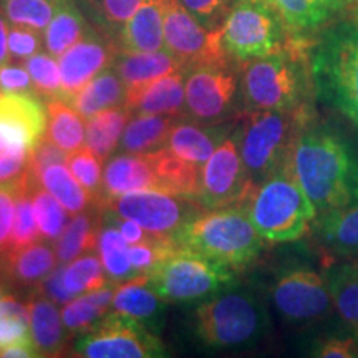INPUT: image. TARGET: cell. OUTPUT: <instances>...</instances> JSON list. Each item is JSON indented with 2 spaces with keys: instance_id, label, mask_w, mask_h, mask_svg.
<instances>
[{
  "instance_id": "50",
  "label": "cell",
  "mask_w": 358,
  "mask_h": 358,
  "mask_svg": "<svg viewBox=\"0 0 358 358\" xmlns=\"http://www.w3.org/2000/svg\"><path fill=\"white\" fill-rule=\"evenodd\" d=\"M17 182L0 185V257L8 250L10 244L13 217H15Z\"/></svg>"
},
{
  "instance_id": "10",
  "label": "cell",
  "mask_w": 358,
  "mask_h": 358,
  "mask_svg": "<svg viewBox=\"0 0 358 358\" xmlns=\"http://www.w3.org/2000/svg\"><path fill=\"white\" fill-rule=\"evenodd\" d=\"M204 209L198 201L166 189H141L106 201L100 211L131 219L156 239L176 241L179 232Z\"/></svg>"
},
{
  "instance_id": "31",
  "label": "cell",
  "mask_w": 358,
  "mask_h": 358,
  "mask_svg": "<svg viewBox=\"0 0 358 358\" xmlns=\"http://www.w3.org/2000/svg\"><path fill=\"white\" fill-rule=\"evenodd\" d=\"M324 277L340 319L358 332V259L330 266Z\"/></svg>"
},
{
  "instance_id": "34",
  "label": "cell",
  "mask_w": 358,
  "mask_h": 358,
  "mask_svg": "<svg viewBox=\"0 0 358 358\" xmlns=\"http://www.w3.org/2000/svg\"><path fill=\"white\" fill-rule=\"evenodd\" d=\"M101 211H83L71 217L55 243V252L60 264H69L96 248L100 232Z\"/></svg>"
},
{
  "instance_id": "49",
  "label": "cell",
  "mask_w": 358,
  "mask_h": 358,
  "mask_svg": "<svg viewBox=\"0 0 358 358\" xmlns=\"http://www.w3.org/2000/svg\"><path fill=\"white\" fill-rule=\"evenodd\" d=\"M66 153L60 146H57L48 134L40 140L32 150L29 151V173L34 178H38V174L43 171L45 168L52 166V164L66 163Z\"/></svg>"
},
{
  "instance_id": "11",
  "label": "cell",
  "mask_w": 358,
  "mask_h": 358,
  "mask_svg": "<svg viewBox=\"0 0 358 358\" xmlns=\"http://www.w3.org/2000/svg\"><path fill=\"white\" fill-rule=\"evenodd\" d=\"M75 357L83 358H150L163 357L164 347L143 322L111 312L92 329L85 330L73 347Z\"/></svg>"
},
{
  "instance_id": "8",
  "label": "cell",
  "mask_w": 358,
  "mask_h": 358,
  "mask_svg": "<svg viewBox=\"0 0 358 358\" xmlns=\"http://www.w3.org/2000/svg\"><path fill=\"white\" fill-rule=\"evenodd\" d=\"M266 329V312L248 292H226L201 303L196 334L206 345L234 348L248 345Z\"/></svg>"
},
{
  "instance_id": "25",
  "label": "cell",
  "mask_w": 358,
  "mask_h": 358,
  "mask_svg": "<svg viewBox=\"0 0 358 358\" xmlns=\"http://www.w3.org/2000/svg\"><path fill=\"white\" fill-rule=\"evenodd\" d=\"M3 271L12 284L20 287H37L58 262L55 249L45 243H34L19 250L3 254Z\"/></svg>"
},
{
  "instance_id": "17",
  "label": "cell",
  "mask_w": 358,
  "mask_h": 358,
  "mask_svg": "<svg viewBox=\"0 0 358 358\" xmlns=\"http://www.w3.org/2000/svg\"><path fill=\"white\" fill-rule=\"evenodd\" d=\"M47 106L37 93L0 92V133L6 143H20L29 151L47 134Z\"/></svg>"
},
{
  "instance_id": "16",
  "label": "cell",
  "mask_w": 358,
  "mask_h": 358,
  "mask_svg": "<svg viewBox=\"0 0 358 358\" xmlns=\"http://www.w3.org/2000/svg\"><path fill=\"white\" fill-rule=\"evenodd\" d=\"M116 53L118 47L113 42L88 27L83 37L71 45L64 55L58 57L62 87H64L62 98L69 100L70 96L77 95L98 73L113 66Z\"/></svg>"
},
{
  "instance_id": "37",
  "label": "cell",
  "mask_w": 358,
  "mask_h": 358,
  "mask_svg": "<svg viewBox=\"0 0 358 358\" xmlns=\"http://www.w3.org/2000/svg\"><path fill=\"white\" fill-rule=\"evenodd\" d=\"M95 249L111 282H122L134 275L128 256V243L118 227H100Z\"/></svg>"
},
{
  "instance_id": "51",
  "label": "cell",
  "mask_w": 358,
  "mask_h": 358,
  "mask_svg": "<svg viewBox=\"0 0 358 358\" xmlns=\"http://www.w3.org/2000/svg\"><path fill=\"white\" fill-rule=\"evenodd\" d=\"M0 92L3 93H35L34 82L27 69L19 65H0Z\"/></svg>"
},
{
  "instance_id": "6",
  "label": "cell",
  "mask_w": 358,
  "mask_h": 358,
  "mask_svg": "<svg viewBox=\"0 0 358 358\" xmlns=\"http://www.w3.org/2000/svg\"><path fill=\"white\" fill-rule=\"evenodd\" d=\"M312 115H315L312 103L294 110L245 111L237 136L254 186L289 163L295 138Z\"/></svg>"
},
{
  "instance_id": "24",
  "label": "cell",
  "mask_w": 358,
  "mask_h": 358,
  "mask_svg": "<svg viewBox=\"0 0 358 358\" xmlns=\"http://www.w3.org/2000/svg\"><path fill=\"white\" fill-rule=\"evenodd\" d=\"M312 231L329 252L358 256V203L317 216Z\"/></svg>"
},
{
  "instance_id": "2",
  "label": "cell",
  "mask_w": 358,
  "mask_h": 358,
  "mask_svg": "<svg viewBox=\"0 0 358 358\" xmlns=\"http://www.w3.org/2000/svg\"><path fill=\"white\" fill-rule=\"evenodd\" d=\"M308 65L313 100L358 129V3L312 38Z\"/></svg>"
},
{
  "instance_id": "26",
  "label": "cell",
  "mask_w": 358,
  "mask_h": 358,
  "mask_svg": "<svg viewBox=\"0 0 358 358\" xmlns=\"http://www.w3.org/2000/svg\"><path fill=\"white\" fill-rule=\"evenodd\" d=\"M57 306L38 292L29 301L30 335L40 357H58L65 348L66 329Z\"/></svg>"
},
{
  "instance_id": "3",
  "label": "cell",
  "mask_w": 358,
  "mask_h": 358,
  "mask_svg": "<svg viewBox=\"0 0 358 358\" xmlns=\"http://www.w3.org/2000/svg\"><path fill=\"white\" fill-rule=\"evenodd\" d=\"M312 38L290 35L284 48L241 65L245 111L294 110L313 101L308 48Z\"/></svg>"
},
{
  "instance_id": "20",
  "label": "cell",
  "mask_w": 358,
  "mask_h": 358,
  "mask_svg": "<svg viewBox=\"0 0 358 358\" xmlns=\"http://www.w3.org/2000/svg\"><path fill=\"white\" fill-rule=\"evenodd\" d=\"M153 187L161 189L150 153L118 155L106 163L103 171V201L98 209H101L106 201L116 196L133 191L153 189Z\"/></svg>"
},
{
  "instance_id": "1",
  "label": "cell",
  "mask_w": 358,
  "mask_h": 358,
  "mask_svg": "<svg viewBox=\"0 0 358 358\" xmlns=\"http://www.w3.org/2000/svg\"><path fill=\"white\" fill-rule=\"evenodd\" d=\"M317 216L358 203V146L317 115L303 123L289 159Z\"/></svg>"
},
{
  "instance_id": "35",
  "label": "cell",
  "mask_w": 358,
  "mask_h": 358,
  "mask_svg": "<svg viewBox=\"0 0 358 358\" xmlns=\"http://www.w3.org/2000/svg\"><path fill=\"white\" fill-rule=\"evenodd\" d=\"M47 134L66 155L85 145L83 116L64 98H48L47 103Z\"/></svg>"
},
{
  "instance_id": "47",
  "label": "cell",
  "mask_w": 358,
  "mask_h": 358,
  "mask_svg": "<svg viewBox=\"0 0 358 358\" xmlns=\"http://www.w3.org/2000/svg\"><path fill=\"white\" fill-rule=\"evenodd\" d=\"M206 29H221L234 0H179Z\"/></svg>"
},
{
  "instance_id": "4",
  "label": "cell",
  "mask_w": 358,
  "mask_h": 358,
  "mask_svg": "<svg viewBox=\"0 0 358 358\" xmlns=\"http://www.w3.org/2000/svg\"><path fill=\"white\" fill-rule=\"evenodd\" d=\"M176 243L236 271L257 259L267 241L257 232L244 206H229L201 209L182 227Z\"/></svg>"
},
{
  "instance_id": "44",
  "label": "cell",
  "mask_w": 358,
  "mask_h": 358,
  "mask_svg": "<svg viewBox=\"0 0 358 358\" xmlns=\"http://www.w3.org/2000/svg\"><path fill=\"white\" fill-rule=\"evenodd\" d=\"M105 315L106 312L90 302L85 295L78 299H71L62 308V320H64L66 332L70 334L85 332V330L92 329Z\"/></svg>"
},
{
  "instance_id": "13",
  "label": "cell",
  "mask_w": 358,
  "mask_h": 358,
  "mask_svg": "<svg viewBox=\"0 0 358 358\" xmlns=\"http://www.w3.org/2000/svg\"><path fill=\"white\" fill-rule=\"evenodd\" d=\"M185 85L187 116L201 123H221L234 113L241 95V70L231 62L192 66L186 71Z\"/></svg>"
},
{
  "instance_id": "56",
  "label": "cell",
  "mask_w": 358,
  "mask_h": 358,
  "mask_svg": "<svg viewBox=\"0 0 358 358\" xmlns=\"http://www.w3.org/2000/svg\"><path fill=\"white\" fill-rule=\"evenodd\" d=\"M10 52H8V25L7 19L0 12V65L8 64L10 60Z\"/></svg>"
},
{
  "instance_id": "54",
  "label": "cell",
  "mask_w": 358,
  "mask_h": 358,
  "mask_svg": "<svg viewBox=\"0 0 358 358\" xmlns=\"http://www.w3.org/2000/svg\"><path fill=\"white\" fill-rule=\"evenodd\" d=\"M0 357L32 358V357H40V353L37 350V347H35L32 335H27V337L15 340V342L8 343V345L0 348Z\"/></svg>"
},
{
  "instance_id": "33",
  "label": "cell",
  "mask_w": 358,
  "mask_h": 358,
  "mask_svg": "<svg viewBox=\"0 0 358 358\" xmlns=\"http://www.w3.org/2000/svg\"><path fill=\"white\" fill-rule=\"evenodd\" d=\"M88 24L77 0H62L55 15L47 29L43 30V47L50 55L58 58L83 37Z\"/></svg>"
},
{
  "instance_id": "9",
  "label": "cell",
  "mask_w": 358,
  "mask_h": 358,
  "mask_svg": "<svg viewBox=\"0 0 358 358\" xmlns=\"http://www.w3.org/2000/svg\"><path fill=\"white\" fill-rule=\"evenodd\" d=\"M221 30L224 47L237 64L271 55L290 38L275 12L261 0H234Z\"/></svg>"
},
{
  "instance_id": "12",
  "label": "cell",
  "mask_w": 358,
  "mask_h": 358,
  "mask_svg": "<svg viewBox=\"0 0 358 358\" xmlns=\"http://www.w3.org/2000/svg\"><path fill=\"white\" fill-rule=\"evenodd\" d=\"M164 45L187 70L232 60L224 47L222 30L206 29L179 0H164Z\"/></svg>"
},
{
  "instance_id": "32",
  "label": "cell",
  "mask_w": 358,
  "mask_h": 358,
  "mask_svg": "<svg viewBox=\"0 0 358 358\" xmlns=\"http://www.w3.org/2000/svg\"><path fill=\"white\" fill-rule=\"evenodd\" d=\"M163 307V297L151 287L148 275H133L116 285L111 308L133 319L145 322L153 319Z\"/></svg>"
},
{
  "instance_id": "5",
  "label": "cell",
  "mask_w": 358,
  "mask_h": 358,
  "mask_svg": "<svg viewBox=\"0 0 358 358\" xmlns=\"http://www.w3.org/2000/svg\"><path fill=\"white\" fill-rule=\"evenodd\" d=\"M244 208L267 243L302 239L312 232L317 219L315 208L295 179L289 163L254 186Z\"/></svg>"
},
{
  "instance_id": "58",
  "label": "cell",
  "mask_w": 358,
  "mask_h": 358,
  "mask_svg": "<svg viewBox=\"0 0 358 358\" xmlns=\"http://www.w3.org/2000/svg\"><path fill=\"white\" fill-rule=\"evenodd\" d=\"M348 2H350L352 6H357V3H358V0H348Z\"/></svg>"
},
{
  "instance_id": "46",
  "label": "cell",
  "mask_w": 358,
  "mask_h": 358,
  "mask_svg": "<svg viewBox=\"0 0 358 358\" xmlns=\"http://www.w3.org/2000/svg\"><path fill=\"white\" fill-rule=\"evenodd\" d=\"M29 171V146L6 143L0 153V185H13Z\"/></svg>"
},
{
  "instance_id": "48",
  "label": "cell",
  "mask_w": 358,
  "mask_h": 358,
  "mask_svg": "<svg viewBox=\"0 0 358 358\" xmlns=\"http://www.w3.org/2000/svg\"><path fill=\"white\" fill-rule=\"evenodd\" d=\"M43 35L24 25L8 27V52L15 60H27L42 50Z\"/></svg>"
},
{
  "instance_id": "7",
  "label": "cell",
  "mask_w": 358,
  "mask_h": 358,
  "mask_svg": "<svg viewBox=\"0 0 358 358\" xmlns=\"http://www.w3.org/2000/svg\"><path fill=\"white\" fill-rule=\"evenodd\" d=\"M151 287L166 302H194L217 294L234 280L231 267L178 245L148 274Z\"/></svg>"
},
{
  "instance_id": "42",
  "label": "cell",
  "mask_w": 358,
  "mask_h": 358,
  "mask_svg": "<svg viewBox=\"0 0 358 358\" xmlns=\"http://www.w3.org/2000/svg\"><path fill=\"white\" fill-rule=\"evenodd\" d=\"M66 166L78 179V182L92 194L95 208H100L103 201V174L101 161L87 146L73 151L66 158Z\"/></svg>"
},
{
  "instance_id": "43",
  "label": "cell",
  "mask_w": 358,
  "mask_h": 358,
  "mask_svg": "<svg viewBox=\"0 0 358 358\" xmlns=\"http://www.w3.org/2000/svg\"><path fill=\"white\" fill-rule=\"evenodd\" d=\"M30 335L29 303H22L13 295H0V348Z\"/></svg>"
},
{
  "instance_id": "39",
  "label": "cell",
  "mask_w": 358,
  "mask_h": 358,
  "mask_svg": "<svg viewBox=\"0 0 358 358\" xmlns=\"http://www.w3.org/2000/svg\"><path fill=\"white\" fill-rule=\"evenodd\" d=\"M62 0H0V12L10 25H24L43 32Z\"/></svg>"
},
{
  "instance_id": "36",
  "label": "cell",
  "mask_w": 358,
  "mask_h": 358,
  "mask_svg": "<svg viewBox=\"0 0 358 358\" xmlns=\"http://www.w3.org/2000/svg\"><path fill=\"white\" fill-rule=\"evenodd\" d=\"M37 179L45 189L64 204L71 217L95 208L92 194L80 185L78 179L71 174L69 166H64V163L45 168Z\"/></svg>"
},
{
  "instance_id": "38",
  "label": "cell",
  "mask_w": 358,
  "mask_h": 358,
  "mask_svg": "<svg viewBox=\"0 0 358 358\" xmlns=\"http://www.w3.org/2000/svg\"><path fill=\"white\" fill-rule=\"evenodd\" d=\"M32 203L35 221H37L42 239L57 241L69 224V211L55 196L40 185L38 179L34 181Z\"/></svg>"
},
{
  "instance_id": "57",
  "label": "cell",
  "mask_w": 358,
  "mask_h": 358,
  "mask_svg": "<svg viewBox=\"0 0 358 358\" xmlns=\"http://www.w3.org/2000/svg\"><path fill=\"white\" fill-rule=\"evenodd\" d=\"M3 148H6V140H3L2 133H0V153H2V151H3Z\"/></svg>"
},
{
  "instance_id": "14",
  "label": "cell",
  "mask_w": 358,
  "mask_h": 358,
  "mask_svg": "<svg viewBox=\"0 0 358 358\" xmlns=\"http://www.w3.org/2000/svg\"><path fill=\"white\" fill-rule=\"evenodd\" d=\"M252 187L254 185L241 155L236 128L201 168L198 203L204 209L244 206Z\"/></svg>"
},
{
  "instance_id": "30",
  "label": "cell",
  "mask_w": 358,
  "mask_h": 358,
  "mask_svg": "<svg viewBox=\"0 0 358 358\" xmlns=\"http://www.w3.org/2000/svg\"><path fill=\"white\" fill-rule=\"evenodd\" d=\"M153 159L161 189H166L186 198L198 201L201 192V168L181 156L174 155L168 148L150 153Z\"/></svg>"
},
{
  "instance_id": "18",
  "label": "cell",
  "mask_w": 358,
  "mask_h": 358,
  "mask_svg": "<svg viewBox=\"0 0 358 358\" xmlns=\"http://www.w3.org/2000/svg\"><path fill=\"white\" fill-rule=\"evenodd\" d=\"M275 12L290 35L313 38L324 27L342 15L348 0H261Z\"/></svg>"
},
{
  "instance_id": "40",
  "label": "cell",
  "mask_w": 358,
  "mask_h": 358,
  "mask_svg": "<svg viewBox=\"0 0 358 358\" xmlns=\"http://www.w3.org/2000/svg\"><path fill=\"white\" fill-rule=\"evenodd\" d=\"M65 287L73 295L93 292L110 284L105 267L95 254H85L64 267Z\"/></svg>"
},
{
  "instance_id": "45",
  "label": "cell",
  "mask_w": 358,
  "mask_h": 358,
  "mask_svg": "<svg viewBox=\"0 0 358 358\" xmlns=\"http://www.w3.org/2000/svg\"><path fill=\"white\" fill-rule=\"evenodd\" d=\"M90 6L96 12L98 19L108 32H115L118 37L123 25L131 19L143 0H88Z\"/></svg>"
},
{
  "instance_id": "28",
  "label": "cell",
  "mask_w": 358,
  "mask_h": 358,
  "mask_svg": "<svg viewBox=\"0 0 358 358\" xmlns=\"http://www.w3.org/2000/svg\"><path fill=\"white\" fill-rule=\"evenodd\" d=\"M133 118V110L127 105L115 106L87 118L85 124V145L101 163L110 158L120 146L127 124Z\"/></svg>"
},
{
  "instance_id": "23",
  "label": "cell",
  "mask_w": 358,
  "mask_h": 358,
  "mask_svg": "<svg viewBox=\"0 0 358 358\" xmlns=\"http://www.w3.org/2000/svg\"><path fill=\"white\" fill-rule=\"evenodd\" d=\"M186 71L178 70L155 80L131 101H128L127 106L129 110L146 115H166L176 118L187 116Z\"/></svg>"
},
{
  "instance_id": "27",
  "label": "cell",
  "mask_w": 358,
  "mask_h": 358,
  "mask_svg": "<svg viewBox=\"0 0 358 358\" xmlns=\"http://www.w3.org/2000/svg\"><path fill=\"white\" fill-rule=\"evenodd\" d=\"M69 101L83 118L101 113V111L122 106L127 103V87L113 66L103 70L77 95L70 96Z\"/></svg>"
},
{
  "instance_id": "22",
  "label": "cell",
  "mask_w": 358,
  "mask_h": 358,
  "mask_svg": "<svg viewBox=\"0 0 358 358\" xmlns=\"http://www.w3.org/2000/svg\"><path fill=\"white\" fill-rule=\"evenodd\" d=\"M229 134L231 128L219 123L176 122L168 134L166 148L174 155L203 166Z\"/></svg>"
},
{
  "instance_id": "55",
  "label": "cell",
  "mask_w": 358,
  "mask_h": 358,
  "mask_svg": "<svg viewBox=\"0 0 358 358\" xmlns=\"http://www.w3.org/2000/svg\"><path fill=\"white\" fill-rule=\"evenodd\" d=\"M111 216V214H110ZM113 219V222L116 224V227H118L120 232H122L124 239H127V243L129 245L133 244H140L143 241H146L150 234L143 229L138 222L131 221V219H123V217H116V216H111Z\"/></svg>"
},
{
  "instance_id": "15",
  "label": "cell",
  "mask_w": 358,
  "mask_h": 358,
  "mask_svg": "<svg viewBox=\"0 0 358 358\" xmlns=\"http://www.w3.org/2000/svg\"><path fill=\"white\" fill-rule=\"evenodd\" d=\"M277 312L292 324H308L324 319L334 308L325 277L310 267H292L272 285Z\"/></svg>"
},
{
  "instance_id": "21",
  "label": "cell",
  "mask_w": 358,
  "mask_h": 358,
  "mask_svg": "<svg viewBox=\"0 0 358 358\" xmlns=\"http://www.w3.org/2000/svg\"><path fill=\"white\" fill-rule=\"evenodd\" d=\"M164 45V0H143L116 37L124 52H156Z\"/></svg>"
},
{
  "instance_id": "19",
  "label": "cell",
  "mask_w": 358,
  "mask_h": 358,
  "mask_svg": "<svg viewBox=\"0 0 358 358\" xmlns=\"http://www.w3.org/2000/svg\"><path fill=\"white\" fill-rule=\"evenodd\" d=\"M113 69L127 87V103L131 101L148 85L164 75L178 70H187L166 48L156 52H124L118 50ZM124 103V105H127Z\"/></svg>"
},
{
  "instance_id": "53",
  "label": "cell",
  "mask_w": 358,
  "mask_h": 358,
  "mask_svg": "<svg viewBox=\"0 0 358 358\" xmlns=\"http://www.w3.org/2000/svg\"><path fill=\"white\" fill-rule=\"evenodd\" d=\"M35 292L42 294L43 297L50 299L58 306H65L75 297L69 289L65 287L64 282V267H57L52 274H48L40 284L35 287Z\"/></svg>"
},
{
  "instance_id": "29",
  "label": "cell",
  "mask_w": 358,
  "mask_h": 358,
  "mask_svg": "<svg viewBox=\"0 0 358 358\" xmlns=\"http://www.w3.org/2000/svg\"><path fill=\"white\" fill-rule=\"evenodd\" d=\"M178 122L176 116L138 113L127 124L120 151L129 155H146L166 148L168 134Z\"/></svg>"
},
{
  "instance_id": "41",
  "label": "cell",
  "mask_w": 358,
  "mask_h": 358,
  "mask_svg": "<svg viewBox=\"0 0 358 358\" xmlns=\"http://www.w3.org/2000/svg\"><path fill=\"white\" fill-rule=\"evenodd\" d=\"M25 69L30 73L35 93L38 96H43L45 100L64 96L60 66L55 57L48 52H38L34 57L27 58Z\"/></svg>"
},
{
  "instance_id": "52",
  "label": "cell",
  "mask_w": 358,
  "mask_h": 358,
  "mask_svg": "<svg viewBox=\"0 0 358 358\" xmlns=\"http://www.w3.org/2000/svg\"><path fill=\"white\" fill-rule=\"evenodd\" d=\"M313 355L322 358H355L358 357V338L332 335L320 340Z\"/></svg>"
}]
</instances>
